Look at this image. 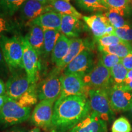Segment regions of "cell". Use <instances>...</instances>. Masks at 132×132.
<instances>
[{
	"label": "cell",
	"instance_id": "obj_1",
	"mask_svg": "<svg viewBox=\"0 0 132 132\" xmlns=\"http://www.w3.org/2000/svg\"><path fill=\"white\" fill-rule=\"evenodd\" d=\"M91 112L88 96L71 95L59 98L54 103L51 130L67 132Z\"/></svg>",
	"mask_w": 132,
	"mask_h": 132
},
{
	"label": "cell",
	"instance_id": "obj_2",
	"mask_svg": "<svg viewBox=\"0 0 132 132\" xmlns=\"http://www.w3.org/2000/svg\"><path fill=\"white\" fill-rule=\"evenodd\" d=\"M0 47L5 62L11 70L23 69V47L21 38L0 36Z\"/></svg>",
	"mask_w": 132,
	"mask_h": 132
},
{
	"label": "cell",
	"instance_id": "obj_3",
	"mask_svg": "<svg viewBox=\"0 0 132 132\" xmlns=\"http://www.w3.org/2000/svg\"><path fill=\"white\" fill-rule=\"evenodd\" d=\"M108 90L90 89L87 95L91 111L105 122L110 123L114 119L115 113L110 105Z\"/></svg>",
	"mask_w": 132,
	"mask_h": 132
},
{
	"label": "cell",
	"instance_id": "obj_4",
	"mask_svg": "<svg viewBox=\"0 0 132 132\" xmlns=\"http://www.w3.org/2000/svg\"><path fill=\"white\" fill-rule=\"evenodd\" d=\"M61 69H54L44 80L37 85L38 99L41 100H53L56 102L61 94Z\"/></svg>",
	"mask_w": 132,
	"mask_h": 132
},
{
	"label": "cell",
	"instance_id": "obj_5",
	"mask_svg": "<svg viewBox=\"0 0 132 132\" xmlns=\"http://www.w3.org/2000/svg\"><path fill=\"white\" fill-rule=\"evenodd\" d=\"M31 116V108L20 106L15 100L9 98L0 110V123L6 126L20 124Z\"/></svg>",
	"mask_w": 132,
	"mask_h": 132
},
{
	"label": "cell",
	"instance_id": "obj_6",
	"mask_svg": "<svg viewBox=\"0 0 132 132\" xmlns=\"http://www.w3.org/2000/svg\"><path fill=\"white\" fill-rule=\"evenodd\" d=\"M83 81L89 89H108L113 85L110 69L100 61L84 76Z\"/></svg>",
	"mask_w": 132,
	"mask_h": 132
},
{
	"label": "cell",
	"instance_id": "obj_7",
	"mask_svg": "<svg viewBox=\"0 0 132 132\" xmlns=\"http://www.w3.org/2000/svg\"><path fill=\"white\" fill-rule=\"evenodd\" d=\"M21 39L23 47V69L31 83L37 84L40 69L39 55L26 40L25 38H21Z\"/></svg>",
	"mask_w": 132,
	"mask_h": 132
},
{
	"label": "cell",
	"instance_id": "obj_8",
	"mask_svg": "<svg viewBox=\"0 0 132 132\" xmlns=\"http://www.w3.org/2000/svg\"><path fill=\"white\" fill-rule=\"evenodd\" d=\"M61 94L59 98L76 95H88L90 89L85 85L83 77L78 74L62 73L61 76ZM88 96V95H87Z\"/></svg>",
	"mask_w": 132,
	"mask_h": 132
},
{
	"label": "cell",
	"instance_id": "obj_9",
	"mask_svg": "<svg viewBox=\"0 0 132 132\" xmlns=\"http://www.w3.org/2000/svg\"><path fill=\"white\" fill-rule=\"evenodd\" d=\"M55 102L48 100L39 102L31 114V122L37 127L51 130Z\"/></svg>",
	"mask_w": 132,
	"mask_h": 132
},
{
	"label": "cell",
	"instance_id": "obj_10",
	"mask_svg": "<svg viewBox=\"0 0 132 132\" xmlns=\"http://www.w3.org/2000/svg\"><path fill=\"white\" fill-rule=\"evenodd\" d=\"M110 105L114 111H128L132 106V90L121 85H113L108 89Z\"/></svg>",
	"mask_w": 132,
	"mask_h": 132
},
{
	"label": "cell",
	"instance_id": "obj_11",
	"mask_svg": "<svg viewBox=\"0 0 132 132\" xmlns=\"http://www.w3.org/2000/svg\"><path fill=\"white\" fill-rule=\"evenodd\" d=\"M31 85L26 74L15 73L6 84V95L9 98L17 100L29 89Z\"/></svg>",
	"mask_w": 132,
	"mask_h": 132
},
{
	"label": "cell",
	"instance_id": "obj_12",
	"mask_svg": "<svg viewBox=\"0 0 132 132\" xmlns=\"http://www.w3.org/2000/svg\"><path fill=\"white\" fill-rule=\"evenodd\" d=\"M93 65L92 54L86 50L78 54L63 70L65 73H75L84 77L91 70Z\"/></svg>",
	"mask_w": 132,
	"mask_h": 132
},
{
	"label": "cell",
	"instance_id": "obj_13",
	"mask_svg": "<svg viewBox=\"0 0 132 132\" xmlns=\"http://www.w3.org/2000/svg\"><path fill=\"white\" fill-rule=\"evenodd\" d=\"M107 122L91 111L68 132H107Z\"/></svg>",
	"mask_w": 132,
	"mask_h": 132
},
{
	"label": "cell",
	"instance_id": "obj_14",
	"mask_svg": "<svg viewBox=\"0 0 132 132\" xmlns=\"http://www.w3.org/2000/svg\"><path fill=\"white\" fill-rule=\"evenodd\" d=\"M20 10L21 19L29 24L41 15L54 9L50 4H44L36 0H26Z\"/></svg>",
	"mask_w": 132,
	"mask_h": 132
},
{
	"label": "cell",
	"instance_id": "obj_15",
	"mask_svg": "<svg viewBox=\"0 0 132 132\" xmlns=\"http://www.w3.org/2000/svg\"><path fill=\"white\" fill-rule=\"evenodd\" d=\"M62 15L54 10L41 15L29 23V25H37L44 29H53L60 31Z\"/></svg>",
	"mask_w": 132,
	"mask_h": 132
},
{
	"label": "cell",
	"instance_id": "obj_16",
	"mask_svg": "<svg viewBox=\"0 0 132 132\" xmlns=\"http://www.w3.org/2000/svg\"><path fill=\"white\" fill-rule=\"evenodd\" d=\"M82 19L96 39L105 36L107 27L111 24L103 14L83 16Z\"/></svg>",
	"mask_w": 132,
	"mask_h": 132
},
{
	"label": "cell",
	"instance_id": "obj_17",
	"mask_svg": "<svg viewBox=\"0 0 132 132\" xmlns=\"http://www.w3.org/2000/svg\"><path fill=\"white\" fill-rule=\"evenodd\" d=\"M78 18L69 15H62L60 31L67 37L77 38L81 29V23Z\"/></svg>",
	"mask_w": 132,
	"mask_h": 132
},
{
	"label": "cell",
	"instance_id": "obj_18",
	"mask_svg": "<svg viewBox=\"0 0 132 132\" xmlns=\"http://www.w3.org/2000/svg\"><path fill=\"white\" fill-rule=\"evenodd\" d=\"M87 50L86 42L81 39L72 38L70 39V44L69 52L65 57L56 65L59 69L64 70V68L74 58L80 54L84 50Z\"/></svg>",
	"mask_w": 132,
	"mask_h": 132
},
{
	"label": "cell",
	"instance_id": "obj_19",
	"mask_svg": "<svg viewBox=\"0 0 132 132\" xmlns=\"http://www.w3.org/2000/svg\"><path fill=\"white\" fill-rule=\"evenodd\" d=\"M30 26L29 32L24 38L39 56L43 55L44 30L37 25H30Z\"/></svg>",
	"mask_w": 132,
	"mask_h": 132
},
{
	"label": "cell",
	"instance_id": "obj_20",
	"mask_svg": "<svg viewBox=\"0 0 132 132\" xmlns=\"http://www.w3.org/2000/svg\"><path fill=\"white\" fill-rule=\"evenodd\" d=\"M70 44V39L61 33L52 53V61L56 65L67 55Z\"/></svg>",
	"mask_w": 132,
	"mask_h": 132
},
{
	"label": "cell",
	"instance_id": "obj_21",
	"mask_svg": "<svg viewBox=\"0 0 132 132\" xmlns=\"http://www.w3.org/2000/svg\"><path fill=\"white\" fill-rule=\"evenodd\" d=\"M50 5L56 12L61 15H69L82 19V16L69 2L64 0H50Z\"/></svg>",
	"mask_w": 132,
	"mask_h": 132
},
{
	"label": "cell",
	"instance_id": "obj_22",
	"mask_svg": "<svg viewBox=\"0 0 132 132\" xmlns=\"http://www.w3.org/2000/svg\"><path fill=\"white\" fill-rule=\"evenodd\" d=\"M77 6L81 9L88 12L107 11L110 7L103 0H75Z\"/></svg>",
	"mask_w": 132,
	"mask_h": 132
},
{
	"label": "cell",
	"instance_id": "obj_23",
	"mask_svg": "<svg viewBox=\"0 0 132 132\" xmlns=\"http://www.w3.org/2000/svg\"><path fill=\"white\" fill-rule=\"evenodd\" d=\"M98 49L102 53L114 54L121 59L132 53L131 44L125 42L107 47H98Z\"/></svg>",
	"mask_w": 132,
	"mask_h": 132
},
{
	"label": "cell",
	"instance_id": "obj_24",
	"mask_svg": "<svg viewBox=\"0 0 132 132\" xmlns=\"http://www.w3.org/2000/svg\"><path fill=\"white\" fill-rule=\"evenodd\" d=\"M61 34V31L53 29H44V42L43 55L48 57L52 53L56 43Z\"/></svg>",
	"mask_w": 132,
	"mask_h": 132
},
{
	"label": "cell",
	"instance_id": "obj_25",
	"mask_svg": "<svg viewBox=\"0 0 132 132\" xmlns=\"http://www.w3.org/2000/svg\"><path fill=\"white\" fill-rule=\"evenodd\" d=\"M37 84H32L23 95L15 100L21 106L31 108V106L37 103Z\"/></svg>",
	"mask_w": 132,
	"mask_h": 132
},
{
	"label": "cell",
	"instance_id": "obj_26",
	"mask_svg": "<svg viewBox=\"0 0 132 132\" xmlns=\"http://www.w3.org/2000/svg\"><path fill=\"white\" fill-rule=\"evenodd\" d=\"M26 0H0V12L7 15H13Z\"/></svg>",
	"mask_w": 132,
	"mask_h": 132
},
{
	"label": "cell",
	"instance_id": "obj_27",
	"mask_svg": "<svg viewBox=\"0 0 132 132\" xmlns=\"http://www.w3.org/2000/svg\"><path fill=\"white\" fill-rule=\"evenodd\" d=\"M110 8H113L120 13L123 16L131 14V0H103Z\"/></svg>",
	"mask_w": 132,
	"mask_h": 132
},
{
	"label": "cell",
	"instance_id": "obj_28",
	"mask_svg": "<svg viewBox=\"0 0 132 132\" xmlns=\"http://www.w3.org/2000/svg\"><path fill=\"white\" fill-rule=\"evenodd\" d=\"M103 14L108 20L110 23L116 29L120 28L127 24L124 16L122 15L118 11L113 8H110Z\"/></svg>",
	"mask_w": 132,
	"mask_h": 132
},
{
	"label": "cell",
	"instance_id": "obj_29",
	"mask_svg": "<svg viewBox=\"0 0 132 132\" xmlns=\"http://www.w3.org/2000/svg\"><path fill=\"white\" fill-rule=\"evenodd\" d=\"M113 85H120L124 81L128 70L123 66L121 62L114 66L110 69Z\"/></svg>",
	"mask_w": 132,
	"mask_h": 132
},
{
	"label": "cell",
	"instance_id": "obj_30",
	"mask_svg": "<svg viewBox=\"0 0 132 132\" xmlns=\"http://www.w3.org/2000/svg\"><path fill=\"white\" fill-rule=\"evenodd\" d=\"M131 125L125 117L121 116L116 119L111 127V132H131Z\"/></svg>",
	"mask_w": 132,
	"mask_h": 132
},
{
	"label": "cell",
	"instance_id": "obj_31",
	"mask_svg": "<svg viewBox=\"0 0 132 132\" xmlns=\"http://www.w3.org/2000/svg\"><path fill=\"white\" fill-rule=\"evenodd\" d=\"M114 34L123 42H132V26L127 24L122 27L115 29Z\"/></svg>",
	"mask_w": 132,
	"mask_h": 132
},
{
	"label": "cell",
	"instance_id": "obj_32",
	"mask_svg": "<svg viewBox=\"0 0 132 132\" xmlns=\"http://www.w3.org/2000/svg\"><path fill=\"white\" fill-rule=\"evenodd\" d=\"M121 58L114 54L102 53V57L99 61L106 68L111 69L116 64L121 62Z\"/></svg>",
	"mask_w": 132,
	"mask_h": 132
},
{
	"label": "cell",
	"instance_id": "obj_33",
	"mask_svg": "<svg viewBox=\"0 0 132 132\" xmlns=\"http://www.w3.org/2000/svg\"><path fill=\"white\" fill-rule=\"evenodd\" d=\"M97 41L98 42V47H107L123 42V41L115 34L105 35L97 39Z\"/></svg>",
	"mask_w": 132,
	"mask_h": 132
},
{
	"label": "cell",
	"instance_id": "obj_34",
	"mask_svg": "<svg viewBox=\"0 0 132 132\" xmlns=\"http://www.w3.org/2000/svg\"><path fill=\"white\" fill-rule=\"evenodd\" d=\"M120 85L125 89L132 90V69L128 70L127 75L124 81Z\"/></svg>",
	"mask_w": 132,
	"mask_h": 132
},
{
	"label": "cell",
	"instance_id": "obj_35",
	"mask_svg": "<svg viewBox=\"0 0 132 132\" xmlns=\"http://www.w3.org/2000/svg\"><path fill=\"white\" fill-rule=\"evenodd\" d=\"M11 29V26L9 22L0 15V36L2 35L3 32L5 31H9Z\"/></svg>",
	"mask_w": 132,
	"mask_h": 132
},
{
	"label": "cell",
	"instance_id": "obj_36",
	"mask_svg": "<svg viewBox=\"0 0 132 132\" xmlns=\"http://www.w3.org/2000/svg\"><path fill=\"white\" fill-rule=\"evenodd\" d=\"M121 63L123 66L127 69L128 70H130L132 69V53L128 54L125 57L122 59Z\"/></svg>",
	"mask_w": 132,
	"mask_h": 132
},
{
	"label": "cell",
	"instance_id": "obj_37",
	"mask_svg": "<svg viewBox=\"0 0 132 132\" xmlns=\"http://www.w3.org/2000/svg\"><path fill=\"white\" fill-rule=\"evenodd\" d=\"M6 95V85L3 81L0 80V95Z\"/></svg>",
	"mask_w": 132,
	"mask_h": 132
},
{
	"label": "cell",
	"instance_id": "obj_38",
	"mask_svg": "<svg viewBox=\"0 0 132 132\" xmlns=\"http://www.w3.org/2000/svg\"><path fill=\"white\" fill-rule=\"evenodd\" d=\"M8 98H9V97L7 95H0V110H1L3 106H4L5 103L7 101Z\"/></svg>",
	"mask_w": 132,
	"mask_h": 132
},
{
	"label": "cell",
	"instance_id": "obj_39",
	"mask_svg": "<svg viewBox=\"0 0 132 132\" xmlns=\"http://www.w3.org/2000/svg\"><path fill=\"white\" fill-rule=\"evenodd\" d=\"M116 28L111 24L109 25L106 29L105 32V35H111V34H114Z\"/></svg>",
	"mask_w": 132,
	"mask_h": 132
},
{
	"label": "cell",
	"instance_id": "obj_40",
	"mask_svg": "<svg viewBox=\"0 0 132 132\" xmlns=\"http://www.w3.org/2000/svg\"><path fill=\"white\" fill-rule=\"evenodd\" d=\"M6 132H26V130L21 127H14Z\"/></svg>",
	"mask_w": 132,
	"mask_h": 132
},
{
	"label": "cell",
	"instance_id": "obj_41",
	"mask_svg": "<svg viewBox=\"0 0 132 132\" xmlns=\"http://www.w3.org/2000/svg\"><path fill=\"white\" fill-rule=\"evenodd\" d=\"M5 63H6V62H5L2 51H1V47H0V68H2L3 66L4 65Z\"/></svg>",
	"mask_w": 132,
	"mask_h": 132
},
{
	"label": "cell",
	"instance_id": "obj_42",
	"mask_svg": "<svg viewBox=\"0 0 132 132\" xmlns=\"http://www.w3.org/2000/svg\"><path fill=\"white\" fill-rule=\"evenodd\" d=\"M36 1H39L44 4H49L50 2V0H36Z\"/></svg>",
	"mask_w": 132,
	"mask_h": 132
},
{
	"label": "cell",
	"instance_id": "obj_43",
	"mask_svg": "<svg viewBox=\"0 0 132 132\" xmlns=\"http://www.w3.org/2000/svg\"><path fill=\"white\" fill-rule=\"evenodd\" d=\"M28 132H40V129L39 127H36L33 128L32 129L29 130Z\"/></svg>",
	"mask_w": 132,
	"mask_h": 132
},
{
	"label": "cell",
	"instance_id": "obj_44",
	"mask_svg": "<svg viewBox=\"0 0 132 132\" xmlns=\"http://www.w3.org/2000/svg\"><path fill=\"white\" fill-rule=\"evenodd\" d=\"M128 115H129L130 118L131 119V120H132V106L130 108V110L128 111Z\"/></svg>",
	"mask_w": 132,
	"mask_h": 132
},
{
	"label": "cell",
	"instance_id": "obj_45",
	"mask_svg": "<svg viewBox=\"0 0 132 132\" xmlns=\"http://www.w3.org/2000/svg\"><path fill=\"white\" fill-rule=\"evenodd\" d=\"M64 1H67V2H70V0H64Z\"/></svg>",
	"mask_w": 132,
	"mask_h": 132
},
{
	"label": "cell",
	"instance_id": "obj_46",
	"mask_svg": "<svg viewBox=\"0 0 132 132\" xmlns=\"http://www.w3.org/2000/svg\"><path fill=\"white\" fill-rule=\"evenodd\" d=\"M131 6H132V0H131Z\"/></svg>",
	"mask_w": 132,
	"mask_h": 132
},
{
	"label": "cell",
	"instance_id": "obj_47",
	"mask_svg": "<svg viewBox=\"0 0 132 132\" xmlns=\"http://www.w3.org/2000/svg\"><path fill=\"white\" fill-rule=\"evenodd\" d=\"M131 46H132V42H131Z\"/></svg>",
	"mask_w": 132,
	"mask_h": 132
}]
</instances>
